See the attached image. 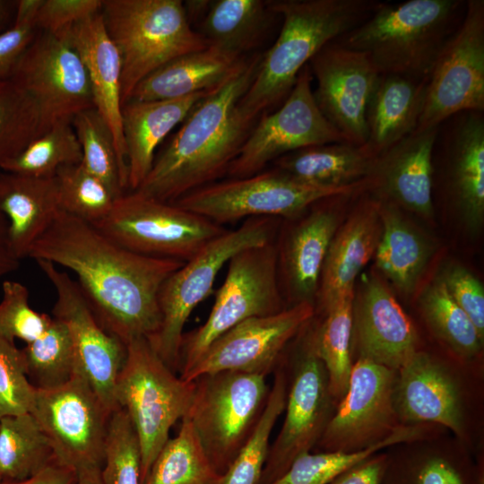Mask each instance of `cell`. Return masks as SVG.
Segmentation results:
<instances>
[{"mask_svg": "<svg viewBox=\"0 0 484 484\" xmlns=\"http://www.w3.org/2000/svg\"><path fill=\"white\" fill-rule=\"evenodd\" d=\"M28 257L74 272L97 320L125 345L139 338L150 341L157 333L160 290L184 264L131 251L62 210Z\"/></svg>", "mask_w": 484, "mask_h": 484, "instance_id": "1", "label": "cell"}, {"mask_svg": "<svg viewBox=\"0 0 484 484\" xmlns=\"http://www.w3.org/2000/svg\"><path fill=\"white\" fill-rule=\"evenodd\" d=\"M261 56L251 57L240 73L196 104L135 192L173 203L227 175L255 124L240 114L238 103L253 82Z\"/></svg>", "mask_w": 484, "mask_h": 484, "instance_id": "2", "label": "cell"}, {"mask_svg": "<svg viewBox=\"0 0 484 484\" xmlns=\"http://www.w3.org/2000/svg\"><path fill=\"white\" fill-rule=\"evenodd\" d=\"M282 19L280 34L261 56L255 76L238 103L240 114L256 122L264 110L284 101L298 73L325 45L367 20L376 0H267Z\"/></svg>", "mask_w": 484, "mask_h": 484, "instance_id": "3", "label": "cell"}, {"mask_svg": "<svg viewBox=\"0 0 484 484\" xmlns=\"http://www.w3.org/2000/svg\"><path fill=\"white\" fill-rule=\"evenodd\" d=\"M465 12L464 0L381 2L367 20L334 41L367 55L379 73L428 82Z\"/></svg>", "mask_w": 484, "mask_h": 484, "instance_id": "4", "label": "cell"}, {"mask_svg": "<svg viewBox=\"0 0 484 484\" xmlns=\"http://www.w3.org/2000/svg\"><path fill=\"white\" fill-rule=\"evenodd\" d=\"M101 15L121 58L122 107L153 72L211 46L190 25L181 0H103Z\"/></svg>", "mask_w": 484, "mask_h": 484, "instance_id": "5", "label": "cell"}, {"mask_svg": "<svg viewBox=\"0 0 484 484\" xmlns=\"http://www.w3.org/2000/svg\"><path fill=\"white\" fill-rule=\"evenodd\" d=\"M115 398L128 414L139 437L142 484L163 445L169 430L190 409L194 381L177 376L159 357L145 338L126 345Z\"/></svg>", "mask_w": 484, "mask_h": 484, "instance_id": "6", "label": "cell"}, {"mask_svg": "<svg viewBox=\"0 0 484 484\" xmlns=\"http://www.w3.org/2000/svg\"><path fill=\"white\" fill-rule=\"evenodd\" d=\"M274 219L250 218L238 229H228L185 262L162 284L159 293L160 325L149 342L173 372L180 369L184 327L191 313L210 294L218 273L236 254L273 241Z\"/></svg>", "mask_w": 484, "mask_h": 484, "instance_id": "7", "label": "cell"}, {"mask_svg": "<svg viewBox=\"0 0 484 484\" xmlns=\"http://www.w3.org/2000/svg\"><path fill=\"white\" fill-rule=\"evenodd\" d=\"M188 413L201 445L223 475L255 430L267 402L266 376L234 370L204 374L194 380Z\"/></svg>", "mask_w": 484, "mask_h": 484, "instance_id": "8", "label": "cell"}, {"mask_svg": "<svg viewBox=\"0 0 484 484\" xmlns=\"http://www.w3.org/2000/svg\"><path fill=\"white\" fill-rule=\"evenodd\" d=\"M227 264L226 277L216 293L208 318L201 326L183 335L180 376L192 368L216 339L237 324L286 308L273 241L244 249Z\"/></svg>", "mask_w": 484, "mask_h": 484, "instance_id": "9", "label": "cell"}, {"mask_svg": "<svg viewBox=\"0 0 484 484\" xmlns=\"http://www.w3.org/2000/svg\"><path fill=\"white\" fill-rule=\"evenodd\" d=\"M93 225L131 251L184 263L228 230L173 203L135 191L117 198L109 213Z\"/></svg>", "mask_w": 484, "mask_h": 484, "instance_id": "10", "label": "cell"}, {"mask_svg": "<svg viewBox=\"0 0 484 484\" xmlns=\"http://www.w3.org/2000/svg\"><path fill=\"white\" fill-rule=\"evenodd\" d=\"M362 186L363 181L341 188L311 186L274 168L249 177L213 182L173 203L222 226L250 218H294L321 199L348 194Z\"/></svg>", "mask_w": 484, "mask_h": 484, "instance_id": "11", "label": "cell"}, {"mask_svg": "<svg viewBox=\"0 0 484 484\" xmlns=\"http://www.w3.org/2000/svg\"><path fill=\"white\" fill-rule=\"evenodd\" d=\"M30 412L48 438L58 465L76 475L101 469L111 412L82 374L59 387L36 389Z\"/></svg>", "mask_w": 484, "mask_h": 484, "instance_id": "12", "label": "cell"}, {"mask_svg": "<svg viewBox=\"0 0 484 484\" xmlns=\"http://www.w3.org/2000/svg\"><path fill=\"white\" fill-rule=\"evenodd\" d=\"M288 377L285 418L270 445L260 484L281 476L296 458L317 445L336 404L330 393L325 367L317 356L310 330L293 355Z\"/></svg>", "mask_w": 484, "mask_h": 484, "instance_id": "13", "label": "cell"}, {"mask_svg": "<svg viewBox=\"0 0 484 484\" xmlns=\"http://www.w3.org/2000/svg\"><path fill=\"white\" fill-rule=\"evenodd\" d=\"M463 111L484 112V1L466 0L464 17L427 82L415 131L438 126Z\"/></svg>", "mask_w": 484, "mask_h": 484, "instance_id": "14", "label": "cell"}, {"mask_svg": "<svg viewBox=\"0 0 484 484\" xmlns=\"http://www.w3.org/2000/svg\"><path fill=\"white\" fill-rule=\"evenodd\" d=\"M312 81L307 64L279 109L255 122L228 169L229 178L257 174L270 162L299 149L346 142L319 110Z\"/></svg>", "mask_w": 484, "mask_h": 484, "instance_id": "15", "label": "cell"}, {"mask_svg": "<svg viewBox=\"0 0 484 484\" xmlns=\"http://www.w3.org/2000/svg\"><path fill=\"white\" fill-rule=\"evenodd\" d=\"M11 78L37 103L40 134L94 108L84 63L63 35L38 30Z\"/></svg>", "mask_w": 484, "mask_h": 484, "instance_id": "16", "label": "cell"}, {"mask_svg": "<svg viewBox=\"0 0 484 484\" xmlns=\"http://www.w3.org/2000/svg\"><path fill=\"white\" fill-rule=\"evenodd\" d=\"M396 372L357 359L348 389L317 443L322 451L365 450L386 439L402 425L394 406Z\"/></svg>", "mask_w": 484, "mask_h": 484, "instance_id": "17", "label": "cell"}, {"mask_svg": "<svg viewBox=\"0 0 484 484\" xmlns=\"http://www.w3.org/2000/svg\"><path fill=\"white\" fill-rule=\"evenodd\" d=\"M315 315L314 304L301 302L267 316L252 317L216 339L182 379L234 370L268 376L280 365L288 344Z\"/></svg>", "mask_w": 484, "mask_h": 484, "instance_id": "18", "label": "cell"}, {"mask_svg": "<svg viewBox=\"0 0 484 484\" xmlns=\"http://www.w3.org/2000/svg\"><path fill=\"white\" fill-rule=\"evenodd\" d=\"M54 287L53 317L67 326L81 374L109 412L119 407L115 388L126 347L97 320L78 283L54 264L35 261Z\"/></svg>", "mask_w": 484, "mask_h": 484, "instance_id": "19", "label": "cell"}, {"mask_svg": "<svg viewBox=\"0 0 484 484\" xmlns=\"http://www.w3.org/2000/svg\"><path fill=\"white\" fill-rule=\"evenodd\" d=\"M316 88L315 103L347 143L367 140L366 110L380 73L362 52L333 40L308 62Z\"/></svg>", "mask_w": 484, "mask_h": 484, "instance_id": "20", "label": "cell"}, {"mask_svg": "<svg viewBox=\"0 0 484 484\" xmlns=\"http://www.w3.org/2000/svg\"><path fill=\"white\" fill-rule=\"evenodd\" d=\"M394 406L402 425L438 424L466 435L461 386L450 369L418 350L396 372Z\"/></svg>", "mask_w": 484, "mask_h": 484, "instance_id": "21", "label": "cell"}, {"mask_svg": "<svg viewBox=\"0 0 484 484\" xmlns=\"http://www.w3.org/2000/svg\"><path fill=\"white\" fill-rule=\"evenodd\" d=\"M359 358L397 371L418 351L417 331L391 290L369 276L353 302L352 333Z\"/></svg>", "mask_w": 484, "mask_h": 484, "instance_id": "22", "label": "cell"}, {"mask_svg": "<svg viewBox=\"0 0 484 484\" xmlns=\"http://www.w3.org/2000/svg\"><path fill=\"white\" fill-rule=\"evenodd\" d=\"M434 148L444 155L450 201L478 229L484 219V112L463 111L443 121Z\"/></svg>", "mask_w": 484, "mask_h": 484, "instance_id": "23", "label": "cell"}, {"mask_svg": "<svg viewBox=\"0 0 484 484\" xmlns=\"http://www.w3.org/2000/svg\"><path fill=\"white\" fill-rule=\"evenodd\" d=\"M437 127L414 131L374 159L365 185L376 192L378 200L423 217L433 215L432 153Z\"/></svg>", "mask_w": 484, "mask_h": 484, "instance_id": "24", "label": "cell"}, {"mask_svg": "<svg viewBox=\"0 0 484 484\" xmlns=\"http://www.w3.org/2000/svg\"><path fill=\"white\" fill-rule=\"evenodd\" d=\"M77 51L86 67L93 107L108 124L116 144L122 177L127 186L126 151L122 130L120 55L109 38L101 11L60 34Z\"/></svg>", "mask_w": 484, "mask_h": 484, "instance_id": "25", "label": "cell"}, {"mask_svg": "<svg viewBox=\"0 0 484 484\" xmlns=\"http://www.w3.org/2000/svg\"><path fill=\"white\" fill-rule=\"evenodd\" d=\"M338 221L333 210L315 208L288 232L280 247L275 245L278 278H282L291 306L313 304Z\"/></svg>", "mask_w": 484, "mask_h": 484, "instance_id": "26", "label": "cell"}, {"mask_svg": "<svg viewBox=\"0 0 484 484\" xmlns=\"http://www.w3.org/2000/svg\"><path fill=\"white\" fill-rule=\"evenodd\" d=\"M211 92L201 91L172 99H130L123 105L122 130L126 151L127 186L131 192L138 189L151 171L158 146Z\"/></svg>", "mask_w": 484, "mask_h": 484, "instance_id": "27", "label": "cell"}, {"mask_svg": "<svg viewBox=\"0 0 484 484\" xmlns=\"http://www.w3.org/2000/svg\"><path fill=\"white\" fill-rule=\"evenodd\" d=\"M381 230L378 201L367 199L336 231L323 266L317 291L323 309L340 296L354 291L357 276L375 255Z\"/></svg>", "mask_w": 484, "mask_h": 484, "instance_id": "28", "label": "cell"}, {"mask_svg": "<svg viewBox=\"0 0 484 484\" xmlns=\"http://www.w3.org/2000/svg\"><path fill=\"white\" fill-rule=\"evenodd\" d=\"M249 59L209 46L181 56L153 72L134 88L128 100L172 99L212 91L240 73Z\"/></svg>", "mask_w": 484, "mask_h": 484, "instance_id": "29", "label": "cell"}, {"mask_svg": "<svg viewBox=\"0 0 484 484\" xmlns=\"http://www.w3.org/2000/svg\"><path fill=\"white\" fill-rule=\"evenodd\" d=\"M427 82L380 73L366 110L367 140L361 147L375 159L413 133L423 109Z\"/></svg>", "mask_w": 484, "mask_h": 484, "instance_id": "30", "label": "cell"}, {"mask_svg": "<svg viewBox=\"0 0 484 484\" xmlns=\"http://www.w3.org/2000/svg\"><path fill=\"white\" fill-rule=\"evenodd\" d=\"M60 210L56 177L0 172V212L8 222L12 250L20 260L29 256Z\"/></svg>", "mask_w": 484, "mask_h": 484, "instance_id": "31", "label": "cell"}, {"mask_svg": "<svg viewBox=\"0 0 484 484\" xmlns=\"http://www.w3.org/2000/svg\"><path fill=\"white\" fill-rule=\"evenodd\" d=\"M373 161L360 146L341 142L299 149L280 157L273 164L299 182L341 188L362 182Z\"/></svg>", "mask_w": 484, "mask_h": 484, "instance_id": "32", "label": "cell"}, {"mask_svg": "<svg viewBox=\"0 0 484 484\" xmlns=\"http://www.w3.org/2000/svg\"><path fill=\"white\" fill-rule=\"evenodd\" d=\"M377 201L382 230L375 252L376 264L397 289L411 293L429 260L430 245L404 220L395 204Z\"/></svg>", "mask_w": 484, "mask_h": 484, "instance_id": "33", "label": "cell"}, {"mask_svg": "<svg viewBox=\"0 0 484 484\" xmlns=\"http://www.w3.org/2000/svg\"><path fill=\"white\" fill-rule=\"evenodd\" d=\"M279 17L263 0H215L197 30L211 46L244 56L256 48Z\"/></svg>", "mask_w": 484, "mask_h": 484, "instance_id": "34", "label": "cell"}, {"mask_svg": "<svg viewBox=\"0 0 484 484\" xmlns=\"http://www.w3.org/2000/svg\"><path fill=\"white\" fill-rule=\"evenodd\" d=\"M353 302L354 291L340 296L324 309L323 322L310 330L315 350L325 367L329 391L336 404L348 389L353 366Z\"/></svg>", "mask_w": 484, "mask_h": 484, "instance_id": "35", "label": "cell"}, {"mask_svg": "<svg viewBox=\"0 0 484 484\" xmlns=\"http://www.w3.org/2000/svg\"><path fill=\"white\" fill-rule=\"evenodd\" d=\"M54 463L50 442L30 412L0 419L2 480H25Z\"/></svg>", "mask_w": 484, "mask_h": 484, "instance_id": "36", "label": "cell"}, {"mask_svg": "<svg viewBox=\"0 0 484 484\" xmlns=\"http://www.w3.org/2000/svg\"><path fill=\"white\" fill-rule=\"evenodd\" d=\"M206 456L186 417L177 435L163 445L143 484H220L221 480Z\"/></svg>", "mask_w": 484, "mask_h": 484, "instance_id": "37", "label": "cell"}, {"mask_svg": "<svg viewBox=\"0 0 484 484\" xmlns=\"http://www.w3.org/2000/svg\"><path fill=\"white\" fill-rule=\"evenodd\" d=\"M382 484H482L472 462L460 453L425 449L390 458Z\"/></svg>", "mask_w": 484, "mask_h": 484, "instance_id": "38", "label": "cell"}, {"mask_svg": "<svg viewBox=\"0 0 484 484\" xmlns=\"http://www.w3.org/2000/svg\"><path fill=\"white\" fill-rule=\"evenodd\" d=\"M21 350L26 376L35 389L56 388L81 374L69 330L57 318Z\"/></svg>", "mask_w": 484, "mask_h": 484, "instance_id": "39", "label": "cell"}, {"mask_svg": "<svg viewBox=\"0 0 484 484\" xmlns=\"http://www.w3.org/2000/svg\"><path fill=\"white\" fill-rule=\"evenodd\" d=\"M428 427L425 424L401 425L381 443L358 452L322 451L302 454L281 476L270 484H328L347 469L384 448L422 439Z\"/></svg>", "mask_w": 484, "mask_h": 484, "instance_id": "40", "label": "cell"}, {"mask_svg": "<svg viewBox=\"0 0 484 484\" xmlns=\"http://www.w3.org/2000/svg\"><path fill=\"white\" fill-rule=\"evenodd\" d=\"M419 307L435 335L457 356L471 359L480 351L483 339L439 278L422 291Z\"/></svg>", "mask_w": 484, "mask_h": 484, "instance_id": "41", "label": "cell"}, {"mask_svg": "<svg viewBox=\"0 0 484 484\" xmlns=\"http://www.w3.org/2000/svg\"><path fill=\"white\" fill-rule=\"evenodd\" d=\"M288 390L287 372L274 370L267 402L249 439L239 451L220 484H260L270 448V436L278 418L285 410Z\"/></svg>", "mask_w": 484, "mask_h": 484, "instance_id": "42", "label": "cell"}, {"mask_svg": "<svg viewBox=\"0 0 484 484\" xmlns=\"http://www.w3.org/2000/svg\"><path fill=\"white\" fill-rule=\"evenodd\" d=\"M82 153L72 121H60L32 140L2 171L53 177L62 167L82 162Z\"/></svg>", "mask_w": 484, "mask_h": 484, "instance_id": "43", "label": "cell"}, {"mask_svg": "<svg viewBox=\"0 0 484 484\" xmlns=\"http://www.w3.org/2000/svg\"><path fill=\"white\" fill-rule=\"evenodd\" d=\"M82 153V164L101 180L116 198L125 194V186L113 134L94 108L85 109L72 119Z\"/></svg>", "mask_w": 484, "mask_h": 484, "instance_id": "44", "label": "cell"}, {"mask_svg": "<svg viewBox=\"0 0 484 484\" xmlns=\"http://www.w3.org/2000/svg\"><path fill=\"white\" fill-rule=\"evenodd\" d=\"M39 134L33 98L12 78L0 79V169Z\"/></svg>", "mask_w": 484, "mask_h": 484, "instance_id": "45", "label": "cell"}, {"mask_svg": "<svg viewBox=\"0 0 484 484\" xmlns=\"http://www.w3.org/2000/svg\"><path fill=\"white\" fill-rule=\"evenodd\" d=\"M55 177L62 211L91 224L103 220L111 211L117 198L82 163L62 167Z\"/></svg>", "mask_w": 484, "mask_h": 484, "instance_id": "46", "label": "cell"}, {"mask_svg": "<svg viewBox=\"0 0 484 484\" xmlns=\"http://www.w3.org/2000/svg\"><path fill=\"white\" fill-rule=\"evenodd\" d=\"M100 473L104 484H142L139 437L122 408L112 411L108 419Z\"/></svg>", "mask_w": 484, "mask_h": 484, "instance_id": "47", "label": "cell"}, {"mask_svg": "<svg viewBox=\"0 0 484 484\" xmlns=\"http://www.w3.org/2000/svg\"><path fill=\"white\" fill-rule=\"evenodd\" d=\"M53 317L34 310L29 303V290L22 283L5 280L0 300V338L10 342L20 339L30 343L50 325Z\"/></svg>", "mask_w": 484, "mask_h": 484, "instance_id": "48", "label": "cell"}, {"mask_svg": "<svg viewBox=\"0 0 484 484\" xmlns=\"http://www.w3.org/2000/svg\"><path fill=\"white\" fill-rule=\"evenodd\" d=\"M35 393L25 374L21 349L0 338V419L30 412Z\"/></svg>", "mask_w": 484, "mask_h": 484, "instance_id": "49", "label": "cell"}, {"mask_svg": "<svg viewBox=\"0 0 484 484\" xmlns=\"http://www.w3.org/2000/svg\"><path fill=\"white\" fill-rule=\"evenodd\" d=\"M438 278L484 339V289L481 282L459 264L447 266Z\"/></svg>", "mask_w": 484, "mask_h": 484, "instance_id": "50", "label": "cell"}, {"mask_svg": "<svg viewBox=\"0 0 484 484\" xmlns=\"http://www.w3.org/2000/svg\"><path fill=\"white\" fill-rule=\"evenodd\" d=\"M103 0H43L36 17L39 31L60 34L99 13Z\"/></svg>", "mask_w": 484, "mask_h": 484, "instance_id": "51", "label": "cell"}, {"mask_svg": "<svg viewBox=\"0 0 484 484\" xmlns=\"http://www.w3.org/2000/svg\"><path fill=\"white\" fill-rule=\"evenodd\" d=\"M37 32L34 17L15 12L13 24L0 33V79L12 77L20 58Z\"/></svg>", "mask_w": 484, "mask_h": 484, "instance_id": "52", "label": "cell"}, {"mask_svg": "<svg viewBox=\"0 0 484 484\" xmlns=\"http://www.w3.org/2000/svg\"><path fill=\"white\" fill-rule=\"evenodd\" d=\"M389 456L376 453L347 469L328 484H382Z\"/></svg>", "mask_w": 484, "mask_h": 484, "instance_id": "53", "label": "cell"}, {"mask_svg": "<svg viewBox=\"0 0 484 484\" xmlns=\"http://www.w3.org/2000/svg\"><path fill=\"white\" fill-rule=\"evenodd\" d=\"M77 475L74 471L54 463L39 474L21 481L2 480L0 484H75Z\"/></svg>", "mask_w": 484, "mask_h": 484, "instance_id": "54", "label": "cell"}, {"mask_svg": "<svg viewBox=\"0 0 484 484\" xmlns=\"http://www.w3.org/2000/svg\"><path fill=\"white\" fill-rule=\"evenodd\" d=\"M20 261L10 246L7 220L0 212V279L16 271Z\"/></svg>", "mask_w": 484, "mask_h": 484, "instance_id": "55", "label": "cell"}, {"mask_svg": "<svg viewBox=\"0 0 484 484\" xmlns=\"http://www.w3.org/2000/svg\"><path fill=\"white\" fill-rule=\"evenodd\" d=\"M210 0H186L183 1V5L186 18L193 27L194 24H200L205 17L209 8Z\"/></svg>", "mask_w": 484, "mask_h": 484, "instance_id": "56", "label": "cell"}, {"mask_svg": "<svg viewBox=\"0 0 484 484\" xmlns=\"http://www.w3.org/2000/svg\"><path fill=\"white\" fill-rule=\"evenodd\" d=\"M17 1L0 0V33L13 22Z\"/></svg>", "mask_w": 484, "mask_h": 484, "instance_id": "57", "label": "cell"}, {"mask_svg": "<svg viewBox=\"0 0 484 484\" xmlns=\"http://www.w3.org/2000/svg\"><path fill=\"white\" fill-rule=\"evenodd\" d=\"M100 472V468H91L81 471L77 473L75 484H104Z\"/></svg>", "mask_w": 484, "mask_h": 484, "instance_id": "58", "label": "cell"}, {"mask_svg": "<svg viewBox=\"0 0 484 484\" xmlns=\"http://www.w3.org/2000/svg\"><path fill=\"white\" fill-rule=\"evenodd\" d=\"M1 481H2V478H1V476H0V482H1Z\"/></svg>", "mask_w": 484, "mask_h": 484, "instance_id": "59", "label": "cell"}]
</instances>
